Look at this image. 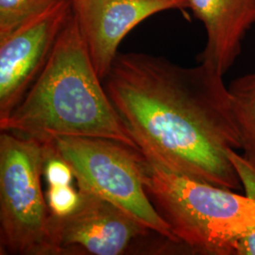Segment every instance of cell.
Returning a JSON list of instances; mask_svg holds the SVG:
<instances>
[{
    "label": "cell",
    "instance_id": "6da1fadb",
    "mask_svg": "<svg viewBox=\"0 0 255 255\" xmlns=\"http://www.w3.org/2000/svg\"><path fill=\"white\" fill-rule=\"evenodd\" d=\"M104 82L147 159L200 182L242 189L228 158L241 143L222 75L207 64L184 67L130 52L118 54Z\"/></svg>",
    "mask_w": 255,
    "mask_h": 255
},
{
    "label": "cell",
    "instance_id": "7a4b0ae2",
    "mask_svg": "<svg viewBox=\"0 0 255 255\" xmlns=\"http://www.w3.org/2000/svg\"><path fill=\"white\" fill-rule=\"evenodd\" d=\"M101 82L73 9L44 69L9 117L0 121V129L39 139L105 138L141 152Z\"/></svg>",
    "mask_w": 255,
    "mask_h": 255
},
{
    "label": "cell",
    "instance_id": "3957f363",
    "mask_svg": "<svg viewBox=\"0 0 255 255\" xmlns=\"http://www.w3.org/2000/svg\"><path fill=\"white\" fill-rule=\"evenodd\" d=\"M144 185L174 237L200 255H230V242L255 226V200L171 172L146 156Z\"/></svg>",
    "mask_w": 255,
    "mask_h": 255
},
{
    "label": "cell",
    "instance_id": "277c9868",
    "mask_svg": "<svg viewBox=\"0 0 255 255\" xmlns=\"http://www.w3.org/2000/svg\"><path fill=\"white\" fill-rule=\"evenodd\" d=\"M47 139L0 134V255H53L41 179Z\"/></svg>",
    "mask_w": 255,
    "mask_h": 255
},
{
    "label": "cell",
    "instance_id": "5b68a950",
    "mask_svg": "<svg viewBox=\"0 0 255 255\" xmlns=\"http://www.w3.org/2000/svg\"><path fill=\"white\" fill-rule=\"evenodd\" d=\"M46 139H49L55 153L70 164L79 190L109 201L149 231L173 243L182 244L147 196L144 185L143 153L105 138L54 136Z\"/></svg>",
    "mask_w": 255,
    "mask_h": 255
},
{
    "label": "cell",
    "instance_id": "8992f818",
    "mask_svg": "<svg viewBox=\"0 0 255 255\" xmlns=\"http://www.w3.org/2000/svg\"><path fill=\"white\" fill-rule=\"evenodd\" d=\"M72 14V0H63L0 38V121L36 81Z\"/></svg>",
    "mask_w": 255,
    "mask_h": 255
},
{
    "label": "cell",
    "instance_id": "52a82bcc",
    "mask_svg": "<svg viewBox=\"0 0 255 255\" xmlns=\"http://www.w3.org/2000/svg\"><path fill=\"white\" fill-rule=\"evenodd\" d=\"M82 201L66 217L49 219L52 255L80 251L94 255H119L148 229L115 204L80 190Z\"/></svg>",
    "mask_w": 255,
    "mask_h": 255
},
{
    "label": "cell",
    "instance_id": "ba28073f",
    "mask_svg": "<svg viewBox=\"0 0 255 255\" xmlns=\"http://www.w3.org/2000/svg\"><path fill=\"white\" fill-rule=\"evenodd\" d=\"M74 13L99 77L105 80L118 48L145 19L167 9L187 8L186 0H72Z\"/></svg>",
    "mask_w": 255,
    "mask_h": 255
},
{
    "label": "cell",
    "instance_id": "9c48e42d",
    "mask_svg": "<svg viewBox=\"0 0 255 255\" xmlns=\"http://www.w3.org/2000/svg\"><path fill=\"white\" fill-rule=\"evenodd\" d=\"M186 2L206 31V45L199 55L200 63L224 76L236 63L247 32L255 24V0Z\"/></svg>",
    "mask_w": 255,
    "mask_h": 255
},
{
    "label": "cell",
    "instance_id": "30bf717a",
    "mask_svg": "<svg viewBox=\"0 0 255 255\" xmlns=\"http://www.w3.org/2000/svg\"><path fill=\"white\" fill-rule=\"evenodd\" d=\"M228 91L240 149L255 164V73L237 78L229 85Z\"/></svg>",
    "mask_w": 255,
    "mask_h": 255
},
{
    "label": "cell",
    "instance_id": "8fae6325",
    "mask_svg": "<svg viewBox=\"0 0 255 255\" xmlns=\"http://www.w3.org/2000/svg\"><path fill=\"white\" fill-rule=\"evenodd\" d=\"M63 0H0V38Z\"/></svg>",
    "mask_w": 255,
    "mask_h": 255
},
{
    "label": "cell",
    "instance_id": "7c38bea8",
    "mask_svg": "<svg viewBox=\"0 0 255 255\" xmlns=\"http://www.w3.org/2000/svg\"><path fill=\"white\" fill-rule=\"evenodd\" d=\"M46 199L50 213L61 218L72 214L82 201L80 190L74 189L71 184L48 186Z\"/></svg>",
    "mask_w": 255,
    "mask_h": 255
},
{
    "label": "cell",
    "instance_id": "4fadbf2b",
    "mask_svg": "<svg viewBox=\"0 0 255 255\" xmlns=\"http://www.w3.org/2000/svg\"><path fill=\"white\" fill-rule=\"evenodd\" d=\"M47 141L49 149L44 167V176L47 185L56 186L72 184L75 176L70 164L55 153L49 139H47Z\"/></svg>",
    "mask_w": 255,
    "mask_h": 255
},
{
    "label": "cell",
    "instance_id": "5bb4252c",
    "mask_svg": "<svg viewBox=\"0 0 255 255\" xmlns=\"http://www.w3.org/2000/svg\"><path fill=\"white\" fill-rule=\"evenodd\" d=\"M228 158L237 178L241 183L244 195L255 201V164L244 155L238 154L237 149H229Z\"/></svg>",
    "mask_w": 255,
    "mask_h": 255
},
{
    "label": "cell",
    "instance_id": "9a60e30c",
    "mask_svg": "<svg viewBox=\"0 0 255 255\" xmlns=\"http://www.w3.org/2000/svg\"><path fill=\"white\" fill-rule=\"evenodd\" d=\"M229 249L230 255H255V226L235 237Z\"/></svg>",
    "mask_w": 255,
    "mask_h": 255
}]
</instances>
